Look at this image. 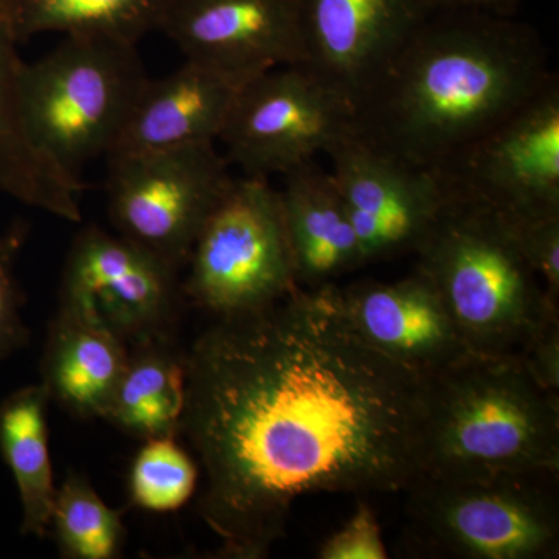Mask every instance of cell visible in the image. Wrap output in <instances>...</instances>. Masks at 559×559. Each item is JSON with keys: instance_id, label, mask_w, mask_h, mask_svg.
Listing matches in <instances>:
<instances>
[{"instance_id": "cell-1", "label": "cell", "mask_w": 559, "mask_h": 559, "mask_svg": "<svg viewBox=\"0 0 559 559\" xmlns=\"http://www.w3.org/2000/svg\"><path fill=\"white\" fill-rule=\"evenodd\" d=\"M331 285L216 319L186 353L180 433L221 558H266L301 496L409 491L423 476L428 380L367 344Z\"/></svg>"}, {"instance_id": "cell-2", "label": "cell", "mask_w": 559, "mask_h": 559, "mask_svg": "<svg viewBox=\"0 0 559 559\" xmlns=\"http://www.w3.org/2000/svg\"><path fill=\"white\" fill-rule=\"evenodd\" d=\"M554 75L536 33L506 14H430L356 109L355 134L443 173Z\"/></svg>"}, {"instance_id": "cell-3", "label": "cell", "mask_w": 559, "mask_h": 559, "mask_svg": "<svg viewBox=\"0 0 559 559\" xmlns=\"http://www.w3.org/2000/svg\"><path fill=\"white\" fill-rule=\"evenodd\" d=\"M559 473V395L516 356L468 353L428 380L423 476Z\"/></svg>"}, {"instance_id": "cell-4", "label": "cell", "mask_w": 559, "mask_h": 559, "mask_svg": "<svg viewBox=\"0 0 559 559\" xmlns=\"http://www.w3.org/2000/svg\"><path fill=\"white\" fill-rule=\"evenodd\" d=\"M415 253L417 270L439 290L471 353L521 358L559 318L511 221L450 180L447 200Z\"/></svg>"}, {"instance_id": "cell-5", "label": "cell", "mask_w": 559, "mask_h": 559, "mask_svg": "<svg viewBox=\"0 0 559 559\" xmlns=\"http://www.w3.org/2000/svg\"><path fill=\"white\" fill-rule=\"evenodd\" d=\"M150 76L139 44L110 36H64L22 75L25 127L70 178L108 157Z\"/></svg>"}, {"instance_id": "cell-6", "label": "cell", "mask_w": 559, "mask_h": 559, "mask_svg": "<svg viewBox=\"0 0 559 559\" xmlns=\"http://www.w3.org/2000/svg\"><path fill=\"white\" fill-rule=\"evenodd\" d=\"M558 474L419 477L409 489L418 538L463 559H547L559 549Z\"/></svg>"}, {"instance_id": "cell-7", "label": "cell", "mask_w": 559, "mask_h": 559, "mask_svg": "<svg viewBox=\"0 0 559 559\" xmlns=\"http://www.w3.org/2000/svg\"><path fill=\"white\" fill-rule=\"evenodd\" d=\"M183 297L216 319L263 310L297 288L278 190L235 178L198 235Z\"/></svg>"}, {"instance_id": "cell-8", "label": "cell", "mask_w": 559, "mask_h": 559, "mask_svg": "<svg viewBox=\"0 0 559 559\" xmlns=\"http://www.w3.org/2000/svg\"><path fill=\"white\" fill-rule=\"evenodd\" d=\"M108 209L117 234L182 271L234 176L215 143L109 157Z\"/></svg>"}, {"instance_id": "cell-9", "label": "cell", "mask_w": 559, "mask_h": 559, "mask_svg": "<svg viewBox=\"0 0 559 559\" xmlns=\"http://www.w3.org/2000/svg\"><path fill=\"white\" fill-rule=\"evenodd\" d=\"M355 108L304 64L261 73L238 92L218 142L242 176L270 178L355 134Z\"/></svg>"}, {"instance_id": "cell-10", "label": "cell", "mask_w": 559, "mask_h": 559, "mask_svg": "<svg viewBox=\"0 0 559 559\" xmlns=\"http://www.w3.org/2000/svg\"><path fill=\"white\" fill-rule=\"evenodd\" d=\"M183 300L180 271L123 235L87 226L70 246L60 308L95 320L128 347L175 340Z\"/></svg>"}, {"instance_id": "cell-11", "label": "cell", "mask_w": 559, "mask_h": 559, "mask_svg": "<svg viewBox=\"0 0 559 559\" xmlns=\"http://www.w3.org/2000/svg\"><path fill=\"white\" fill-rule=\"evenodd\" d=\"M441 175L507 218L559 215L557 80L477 140Z\"/></svg>"}, {"instance_id": "cell-12", "label": "cell", "mask_w": 559, "mask_h": 559, "mask_svg": "<svg viewBox=\"0 0 559 559\" xmlns=\"http://www.w3.org/2000/svg\"><path fill=\"white\" fill-rule=\"evenodd\" d=\"M326 156L366 263L415 252L447 200V178L374 148L356 134Z\"/></svg>"}, {"instance_id": "cell-13", "label": "cell", "mask_w": 559, "mask_h": 559, "mask_svg": "<svg viewBox=\"0 0 559 559\" xmlns=\"http://www.w3.org/2000/svg\"><path fill=\"white\" fill-rule=\"evenodd\" d=\"M305 68L358 109L433 10L426 0H296Z\"/></svg>"}, {"instance_id": "cell-14", "label": "cell", "mask_w": 559, "mask_h": 559, "mask_svg": "<svg viewBox=\"0 0 559 559\" xmlns=\"http://www.w3.org/2000/svg\"><path fill=\"white\" fill-rule=\"evenodd\" d=\"M159 32L186 60L242 83L305 61L296 0H170Z\"/></svg>"}, {"instance_id": "cell-15", "label": "cell", "mask_w": 559, "mask_h": 559, "mask_svg": "<svg viewBox=\"0 0 559 559\" xmlns=\"http://www.w3.org/2000/svg\"><path fill=\"white\" fill-rule=\"evenodd\" d=\"M331 293L367 344L425 380L471 353L439 290L418 270L390 283H333Z\"/></svg>"}, {"instance_id": "cell-16", "label": "cell", "mask_w": 559, "mask_h": 559, "mask_svg": "<svg viewBox=\"0 0 559 559\" xmlns=\"http://www.w3.org/2000/svg\"><path fill=\"white\" fill-rule=\"evenodd\" d=\"M245 84L191 60L162 79H148L108 159L218 142Z\"/></svg>"}, {"instance_id": "cell-17", "label": "cell", "mask_w": 559, "mask_h": 559, "mask_svg": "<svg viewBox=\"0 0 559 559\" xmlns=\"http://www.w3.org/2000/svg\"><path fill=\"white\" fill-rule=\"evenodd\" d=\"M294 271L301 288H320L366 266L358 234L330 171L314 160L283 175L278 190Z\"/></svg>"}, {"instance_id": "cell-18", "label": "cell", "mask_w": 559, "mask_h": 559, "mask_svg": "<svg viewBox=\"0 0 559 559\" xmlns=\"http://www.w3.org/2000/svg\"><path fill=\"white\" fill-rule=\"evenodd\" d=\"M25 62L0 5V194L69 223L81 221L83 182L70 178L33 142L22 114Z\"/></svg>"}, {"instance_id": "cell-19", "label": "cell", "mask_w": 559, "mask_h": 559, "mask_svg": "<svg viewBox=\"0 0 559 559\" xmlns=\"http://www.w3.org/2000/svg\"><path fill=\"white\" fill-rule=\"evenodd\" d=\"M127 342L100 323L58 308L40 359V384L73 417L105 418L127 366Z\"/></svg>"}, {"instance_id": "cell-20", "label": "cell", "mask_w": 559, "mask_h": 559, "mask_svg": "<svg viewBox=\"0 0 559 559\" xmlns=\"http://www.w3.org/2000/svg\"><path fill=\"white\" fill-rule=\"evenodd\" d=\"M187 407V355L176 340L130 347L106 421L140 441L178 437Z\"/></svg>"}, {"instance_id": "cell-21", "label": "cell", "mask_w": 559, "mask_h": 559, "mask_svg": "<svg viewBox=\"0 0 559 559\" xmlns=\"http://www.w3.org/2000/svg\"><path fill=\"white\" fill-rule=\"evenodd\" d=\"M50 404L40 382L14 390L0 403V454L20 492L21 533L38 539L49 536L58 488L49 448Z\"/></svg>"}, {"instance_id": "cell-22", "label": "cell", "mask_w": 559, "mask_h": 559, "mask_svg": "<svg viewBox=\"0 0 559 559\" xmlns=\"http://www.w3.org/2000/svg\"><path fill=\"white\" fill-rule=\"evenodd\" d=\"M170 0H0L20 44L35 36H110L139 44L159 31Z\"/></svg>"}, {"instance_id": "cell-23", "label": "cell", "mask_w": 559, "mask_h": 559, "mask_svg": "<svg viewBox=\"0 0 559 559\" xmlns=\"http://www.w3.org/2000/svg\"><path fill=\"white\" fill-rule=\"evenodd\" d=\"M50 533L66 559H117L127 544L121 511L109 507L79 473H70L57 488Z\"/></svg>"}, {"instance_id": "cell-24", "label": "cell", "mask_w": 559, "mask_h": 559, "mask_svg": "<svg viewBox=\"0 0 559 559\" xmlns=\"http://www.w3.org/2000/svg\"><path fill=\"white\" fill-rule=\"evenodd\" d=\"M201 469L178 437L143 441L130 471L131 506L150 513L182 509L200 484Z\"/></svg>"}, {"instance_id": "cell-25", "label": "cell", "mask_w": 559, "mask_h": 559, "mask_svg": "<svg viewBox=\"0 0 559 559\" xmlns=\"http://www.w3.org/2000/svg\"><path fill=\"white\" fill-rule=\"evenodd\" d=\"M27 235L25 223H14L0 234V362L31 340V331L21 314L25 297L16 277L17 257Z\"/></svg>"}, {"instance_id": "cell-26", "label": "cell", "mask_w": 559, "mask_h": 559, "mask_svg": "<svg viewBox=\"0 0 559 559\" xmlns=\"http://www.w3.org/2000/svg\"><path fill=\"white\" fill-rule=\"evenodd\" d=\"M510 221L530 266L538 275L549 299L558 304L559 215Z\"/></svg>"}, {"instance_id": "cell-27", "label": "cell", "mask_w": 559, "mask_h": 559, "mask_svg": "<svg viewBox=\"0 0 559 559\" xmlns=\"http://www.w3.org/2000/svg\"><path fill=\"white\" fill-rule=\"evenodd\" d=\"M318 557L320 559L389 558L380 521L373 509L366 502H360L349 520L323 540Z\"/></svg>"}, {"instance_id": "cell-28", "label": "cell", "mask_w": 559, "mask_h": 559, "mask_svg": "<svg viewBox=\"0 0 559 559\" xmlns=\"http://www.w3.org/2000/svg\"><path fill=\"white\" fill-rule=\"evenodd\" d=\"M521 359L544 389L559 395V318L540 330Z\"/></svg>"}, {"instance_id": "cell-29", "label": "cell", "mask_w": 559, "mask_h": 559, "mask_svg": "<svg viewBox=\"0 0 559 559\" xmlns=\"http://www.w3.org/2000/svg\"><path fill=\"white\" fill-rule=\"evenodd\" d=\"M432 10L507 14L520 0H426Z\"/></svg>"}]
</instances>
